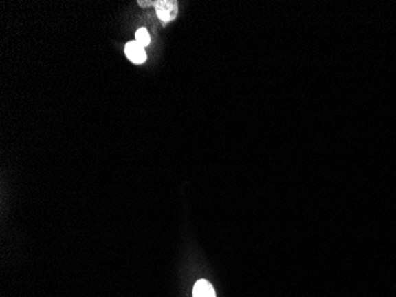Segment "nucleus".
I'll list each match as a JSON object with an SVG mask.
<instances>
[{
    "mask_svg": "<svg viewBox=\"0 0 396 297\" xmlns=\"http://www.w3.org/2000/svg\"><path fill=\"white\" fill-rule=\"evenodd\" d=\"M155 10H157L158 17L164 23H168L176 18L177 13H178V5H177V1H173V0H160L155 3Z\"/></svg>",
    "mask_w": 396,
    "mask_h": 297,
    "instance_id": "1",
    "label": "nucleus"
},
{
    "mask_svg": "<svg viewBox=\"0 0 396 297\" xmlns=\"http://www.w3.org/2000/svg\"><path fill=\"white\" fill-rule=\"evenodd\" d=\"M126 57L137 65H142L146 61V52L138 42H129L125 47Z\"/></svg>",
    "mask_w": 396,
    "mask_h": 297,
    "instance_id": "2",
    "label": "nucleus"
},
{
    "mask_svg": "<svg viewBox=\"0 0 396 297\" xmlns=\"http://www.w3.org/2000/svg\"><path fill=\"white\" fill-rule=\"evenodd\" d=\"M192 297H216L215 290L208 280H199L195 285Z\"/></svg>",
    "mask_w": 396,
    "mask_h": 297,
    "instance_id": "3",
    "label": "nucleus"
},
{
    "mask_svg": "<svg viewBox=\"0 0 396 297\" xmlns=\"http://www.w3.org/2000/svg\"><path fill=\"white\" fill-rule=\"evenodd\" d=\"M150 41H151V37H150V34L147 32L146 29H139L137 31V34H135V42H138L140 45L142 47H146L150 44Z\"/></svg>",
    "mask_w": 396,
    "mask_h": 297,
    "instance_id": "4",
    "label": "nucleus"
}]
</instances>
